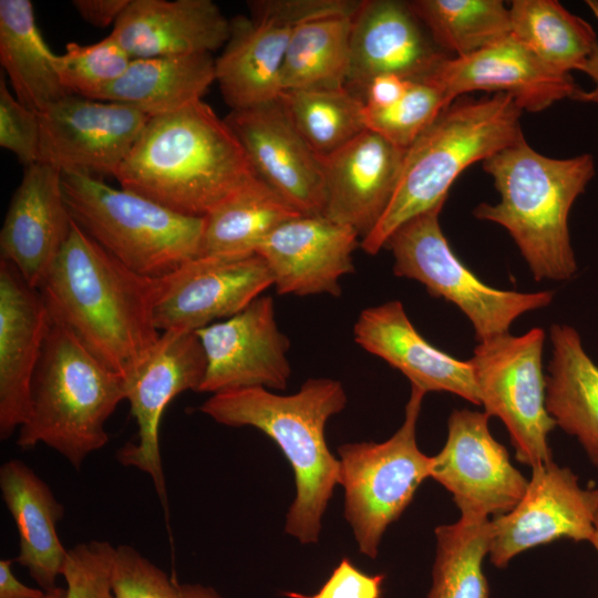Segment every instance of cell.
Instances as JSON below:
<instances>
[{"mask_svg":"<svg viewBox=\"0 0 598 598\" xmlns=\"http://www.w3.org/2000/svg\"><path fill=\"white\" fill-rule=\"evenodd\" d=\"M545 331L506 333L477 343L470 359L485 413L506 426L518 462L553 461L548 435L556 423L545 404L542 355Z\"/></svg>","mask_w":598,"mask_h":598,"instance_id":"cell-11","label":"cell"},{"mask_svg":"<svg viewBox=\"0 0 598 598\" xmlns=\"http://www.w3.org/2000/svg\"><path fill=\"white\" fill-rule=\"evenodd\" d=\"M43 598H65V588L58 586L54 589L47 591Z\"/></svg>","mask_w":598,"mask_h":598,"instance_id":"cell-47","label":"cell"},{"mask_svg":"<svg viewBox=\"0 0 598 598\" xmlns=\"http://www.w3.org/2000/svg\"><path fill=\"white\" fill-rule=\"evenodd\" d=\"M115 178L173 212L205 217L259 177L226 121L199 100L150 117Z\"/></svg>","mask_w":598,"mask_h":598,"instance_id":"cell-2","label":"cell"},{"mask_svg":"<svg viewBox=\"0 0 598 598\" xmlns=\"http://www.w3.org/2000/svg\"><path fill=\"white\" fill-rule=\"evenodd\" d=\"M131 0H74L72 6L80 17L97 28L115 24Z\"/></svg>","mask_w":598,"mask_h":598,"instance_id":"cell-44","label":"cell"},{"mask_svg":"<svg viewBox=\"0 0 598 598\" xmlns=\"http://www.w3.org/2000/svg\"><path fill=\"white\" fill-rule=\"evenodd\" d=\"M412 81L384 74L373 78L362 90L365 111H382L394 105L405 93Z\"/></svg>","mask_w":598,"mask_h":598,"instance_id":"cell-43","label":"cell"},{"mask_svg":"<svg viewBox=\"0 0 598 598\" xmlns=\"http://www.w3.org/2000/svg\"><path fill=\"white\" fill-rule=\"evenodd\" d=\"M491 520L460 517L435 528L436 553L427 598H488L482 563L489 551Z\"/></svg>","mask_w":598,"mask_h":598,"instance_id":"cell-36","label":"cell"},{"mask_svg":"<svg viewBox=\"0 0 598 598\" xmlns=\"http://www.w3.org/2000/svg\"><path fill=\"white\" fill-rule=\"evenodd\" d=\"M352 17L319 18L293 30L281 72V92L347 86Z\"/></svg>","mask_w":598,"mask_h":598,"instance_id":"cell-33","label":"cell"},{"mask_svg":"<svg viewBox=\"0 0 598 598\" xmlns=\"http://www.w3.org/2000/svg\"><path fill=\"white\" fill-rule=\"evenodd\" d=\"M111 35L132 59L212 54L227 43L230 20L212 0H131Z\"/></svg>","mask_w":598,"mask_h":598,"instance_id":"cell-26","label":"cell"},{"mask_svg":"<svg viewBox=\"0 0 598 598\" xmlns=\"http://www.w3.org/2000/svg\"><path fill=\"white\" fill-rule=\"evenodd\" d=\"M132 60L110 34L93 44L68 43L65 52L56 56V69L70 94L93 100L122 76Z\"/></svg>","mask_w":598,"mask_h":598,"instance_id":"cell-37","label":"cell"},{"mask_svg":"<svg viewBox=\"0 0 598 598\" xmlns=\"http://www.w3.org/2000/svg\"><path fill=\"white\" fill-rule=\"evenodd\" d=\"M410 8L436 45L455 56L473 54L512 33L501 0H413Z\"/></svg>","mask_w":598,"mask_h":598,"instance_id":"cell-34","label":"cell"},{"mask_svg":"<svg viewBox=\"0 0 598 598\" xmlns=\"http://www.w3.org/2000/svg\"><path fill=\"white\" fill-rule=\"evenodd\" d=\"M225 121L264 183L301 215L322 216L326 193L320 158L278 100L231 110Z\"/></svg>","mask_w":598,"mask_h":598,"instance_id":"cell-18","label":"cell"},{"mask_svg":"<svg viewBox=\"0 0 598 598\" xmlns=\"http://www.w3.org/2000/svg\"><path fill=\"white\" fill-rule=\"evenodd\" d=\"M250 17L230 20V35L215 60V81L231 110L278 100L293 30L301 23L352 14L357 0H254Z\"/></svg>","mask_w":598,"mask_h":598,"instance_id":"cell-10","label":"cell"},{"mask_svg":"<svg viewBox=\"0 0 598 598\" xmlns=\"http://www.w3.org/2000/svg\"><path fill=\"white\" fill-rule=\"evenodd\" d=\"M353 338L425 393L450 392L481 405L471 361L458 360L425 340L399 300L363 309L354 323Z\"/></svg>","mask_w":598,"mask_h":598,"instance_id":"cell-25","label":"cell"},{"mask_svg":"<svg viewBox=\"0 0 598 598\" xmlns=\"http://www.w3.org/2000/svg\"><path fill=\"white\" fill-rule=\"evenodd\" d=\"M347 401L340 381L311 378L293 394L246 388L215 393L199 406L219 424L256 427L278 445L296 483L285 532L303 545L318 543L322 517L339 484V458L327 444L326 425Z\"/></svg>","mask_w":598,"mask_h":598,"instance_id":"cell-3","label":"cell"},{"mask_svg":"<svg viewBox=\"0 0 598 598\" xmlns=\"http://www.w3.org/2000/svg\"><path fill=\"white\" fill-rule=\"evenodd\" d=\"M405 151L367 128L319 157L326 193L322 216L352 228L361 239L368 236L394 194Z\"/></svg>","mask_w":598,"mask_h":598,"instance_id":"cell-22","label":"cell"},{"mask_svg":"<svg viewBox=\"0 0 598 598\" xmlns=\"http://www.w3.org/2000/svg\"><path fill=\"white\" fill-rule=\"evenodd\" d=\"M586 4L598 20V0H586ZM580 72H584L590 78L594 86L589 91L578 89L571 96V100L598 104V44L581 66Z\"/></svg>","mask_w":598,"mask_h":598,"instance_id":"cell-46","label":"cell"},{"mask_svg":"<svg viewBox=\"0 0 598 598\" xmlns=\"http://www.w3.org/2000/svg\"><path fill=\"white\" fill-rule=\"evenodd\" d=\"M385 576L369 575L343 557L321 588L312 595L287 591L288 598H380Z\"/></svg>","mask_w":598,"mask_h":598,"instance_id":"cell-42","label":"cell"},{"mask_svg":"<svg viewBox=\"0 0 598 598\" xmlns=\"http://www.w3.org/2000/svg\"><path fill=\"white\" fill-rule=\"evenodd\" d=\"M214 81L215 60L208 53L133 59L93 100L125 104L155 117L202 100Z\"/></svg>","mask_w":598,"mask_h":598,"instance_id":"cell-29","label":"cell"},{"mask_svg":"<svg viewBox=\"0 0 598 598\" xmlns=\"http://www.w3.org/2000/svg\"><path fill=\"white\" fill-rule=\"evenodd\" d=\"M278 101L307 145L327 156L367 130L362 99L347 86L334 90H288Z\"/></svg>","mask_w":598,"mask_h":598,"instance_id":"cell-35","label":"cell"},{"mask_svg":"<svg viewBox=\"0 0 598 598\" xmlns=\"http://www.w3.org/2000/svg\"><path fill=\"white\" fill-rule=\"evenodd\" d=\"M112 581L116 598H225L212 586L177 581L130 545L115 547Z\"/></svg>","mask_w":598,"mask_h":598,"instance_id":"cell-39","label":"cell"},{"mask_svg":"<svg viewBox=\"0 0 598 598\" xmlns=\"http://www.w3.org/2000/svg\"><path fill=\"white\" fill-rule=\"evenodd\" d=\"M158 288L159 278L130 270L73 220L39 291L51 319L126 380L161 337L154 321Z\"/></svg>","mask_w":598,"mask_h":598,"instance_id":"cell-1","label":"cell"},{"mask_svg":"<svg viewBox=\"0 0 598 598\" xmlns=\"http://www.w3.org/2000/svg\"><path fill=\"white\" fill-rule=\"evenodd\" d=\"M62 187L72 219L135 274L162 278L198 256L204 217L173 212L81 173H62Z\"/></svg>","mask_w":598,"mask_h":598,"instance_id":"cell-7","label":"cell"},{"mask_svg":"<svg viewBox=\"0 0 598 598\" xmlns=\"http://www.w3.org/2000/svg\"><path fill=\"white\" fill-rule=\"evenodd\" d=\"M0 146L29 166L39 159V113L23 105L0 76Z\"/></svg>","mask_w":598,"mask_h":598,"instance_id":"cell-41","label":"cell"},{"mask_svg":"<svg viewBox=\"0 0 598 598\" xmlns=\"http://www.w3.org/2000/svg\"><path fill=\"white\" fill-rule=\"evenodd\" d=\"M270 286V269L257 252L196 256L159 278L155 326L196 332L243 311Z\"/></svg>","mask_w":598,"mask_h":598,"instance_id":"cell-15","label":"cell"},{"mask_svg":"<svg viewBox=\"0 0 598 598\" xmlns=\"http://www.w3.org/2000/svg\"><path fill=\"white\" fill-rule=\"evenodd\" d=\"M488 420L485 412L454 410L446 442L432 456L430 477L452 494L464 518L487 519L511 512L528 485L505 446L492 436Z\"/></svg>","mask_w":598,"mask_h":598,"instance_id":"cell-13","label":"cell"},{"mask_svg":"<svg viewBox=\"0 0 598 598\" xmlns=\"http://www.w3.org/2000/svg\"><path fill=\"white\" fill-rule=\"evenodd\" d=\"M148 120L125 104L70 94L39 113L38 162L115 177Z\"/></svg>","mask_w":598,"mask_h":598,"instance_id":"cell-14","label":"cell"},{"mask_svg":"<svg viewBox=\"0 0 598 598\" xmlns=\"http://www.w3.org/2000/svg\"><path fill=\"white\" fill-rule=\"evenodd\" d=\"M51 317L39 289L0 260V439L25 422Z\"/></svg>","mask_w":598,"mask_h":598,"instance_id":"cell-24","label":"cell"},{"mask_svg":"<svg viewBox=\"0 0 598 598\" xmlns=\"http://www.w3.org/2000/svg\"><path fill=\"white\" fill-rule=\"evenodd\" d=\"M114 555L115 546L107 540L91 539L70 548L62 571L65 598H116Z\"/></svg>","mask_w":598,"mask_h":598,"instance_id":"cell-40","label":"cell"},{"mask_svg":"<svg viewBox=\"0 0 598 598\" xmlns=\"http://www.w3.org/2000/svg\"><path fill=\"white\" fill-rule=\"evenodd\" d=\"M448 58L409 2L361 0L352 17L348 84L363 90L384 74L425 81Z\"/></svg>","mask_w":598,"mask_h":598,"instance_id":"cell-19","label":"cell"},{"mask_svg":"<svg viewBox=\"0 0 598 598\" xmlns=\"http://www.w3.org/2000/svg\"><path fill=\"white\" fill-rule=\"evenodd\" d=\"M196 334L207 363L198 392L286 389L291 375L290 341L278 328L271 297L260 296L243 311Z\"/></svg>","mask_w":598,"mask_h":598,"instance_id":"cell-17","label":"cell"},{"mask_svg":"<svg viewBox=\"0 0 598 598\" xmlns=\"http://www.w3.org/2000/svg\"><path fill=\"white\" fill-rule=\"evenodd\" d=\"M512 34L554 71L570 74L598 44L592 27L556 0H514Z\"/></svg>","mask_w":598,"mask_h":598,"instance_id":"cell-32","label":"cell"},{"mask_svg":"<svg viewBox=\"0 0 598 598\" xmlns=\"http://www.w3.org/2000/svg\"><path fill=\"white\" fill-rule=\"evenodd\" d=\"M450 102L466 93L487 91L509 95L522 111L542 112L579 89L570 74L540 61L512 33L473 54L446 59L429 79Z\"/></svg>","mask_w":598,"mask_h":598,"instance_id":"cell-21","label":"cell"},{"mask_svg":"<svg viewBox=\"0 0 598 598\" xmlns=\"http://www.w3.org/2000/svg\"><path fill=\"white\" fill-rule=\"evenodd\" d=\"M451 103L432 81H412L403 96L391 107L365 111V124L394 145L406 150Z\"/></svg>","mask_w":598,"mask_h":598,"instance_id":"cell-38","label":"cell"},{"mask_svg":"<svg viewBox=\"0 0 598 598\" xmlns=\"http://www.w3.org/2000/svg\"><path fill=\"white\" fill-rule=\"evenodd\" d=\"M443 205L411 218L389 237L384 248L394 258V275L416 280L432 296L454 303L470 319L478 343L509 333L523 313L551 303L550 290L519 292L483 282L450 247L439 220Z\"/></svg>","mask_w":598,"mask_h":598,"instance_id":"cell-9","label":"cell"},{"mask_svg":"<svg viewBox=\"0 0 598 598\" xmlns=\"http://www.w3.org/2000/svg\"><path fill=\"white\" fill-rule=\"evenodd\" d=\"M589 542L595 547V549H596V551L598 554V513H597L596 518H595L594 534H592Z\"/></svg>","mask_w":598,"mask_h":598,"instance_id":"cell-48","label":"cell"},{"mask_svg":"<svg viewBox=\"0 0 598 598\" xmlns=\"http://www.w3.org/2000/svg\"><path fill=\"white\" fill-rule=\"evenodd\" d=\"M553 352L545 375V404L557 426L575 436L598 467V365L586 352L578 331L554 323Z\"/></svg>","mask_w":598,"mask_h":598,"instance_id":"cell-28","label":"cell"},{"mask_svg":"<svg viewBox=\"0 0 598 598\" xmlns=\"http://www.w3.org/2000/svg\"><path fill=\"white\" fill-rule=\"evenodd\" d=\"M300 215L257 178L204 217L198 256L256 252L277 227Z\"/></svg>","mask_w":598,"mask_h":598,"instance_id":"cell-31","label":"cell"},{"mask_svg":"<svg viewBox=\"0 0 598 598\" xmlns=\"http://www.w3.org/2000/svg\"><path fill=\"white\" fill-rule=\"evenodd\" d=\"M499 202L481 203L477 219L504 227L536 281H566L578 271L568 218L576 199L595 176L590 154L553 158L536 152L525 137L483 162Z\"/></svg>","mask_w":598,"mask_h":598,"instance_id":"cell-4","label":"cell"},{"mask_svg":"<svg viewBox=\"0 0 598 598\" xmlns=\"http://www.w3.org/2000/svg\"><path fill=\"white\" fill-rule=\"evenodd\" d=\"M206 357L196 332L165 331L145 361L125 380V400L137 424L135 442L117 451V461L146 473L168 523L166 483L159 448V424L165 409L179 393L198 391Z\"/></svg>","mask_w":598,"mask_h":598,"instance_id":"cell-12","label":"cell"},{"mask_svg":"<svg viewBox=\"0 0 598 598\" xmlns=\"http://www.w3.org/2000/svg\"><path fill=\"white\" fill-rule=\"evenodd\" d=\"M359 234L324 216L300 215L277 227L257 248L279 295L339 297V280L354 271Z\"/></svg>","mask_w":598,"mask_h":598,"instance_id":"cell-20","label":"cell"},{"mask_svg":"<svg viewBox=\"0 0 598 598\" xmlns=\"http://www.w3.org/2000/svg\"><path fill=\"white\" fill-rule=\"evenodd\" d=\"M426 393L411 385L405 416L386 441L353 442L338 447L343 515L361 554L374 559L386 528L406 509L431 476L432 456L417 446L416 424Z\"/></svg>","mask_w":598,"mask_h":598,"instance_id":"cell-8","label":"cell"},{"mask_svg":"<svg viewBox=\"0 0 598 598\" xmlns=\"http://www.w3.org/2000/svg\"><path fill=\"white\" fill-rule=\"evenodd\" d=\"M123 400L125 380L51 319L17 445L44 444L80 470L107 444L105 423Z\"/></svg>","mask_w":598,"mask_h":598,"instance_id":"cell-6","label":"cell"},{"mask_svg":"<svg viewBox=\"0 0 598 598\" xmlns=\"http://www.w3.org/2000/svg\"><path fill=\"white\" fill-rule=\"evenodd\" d=\"M56 56L37 27L32 2L0 0V63L14 96L38 113L70 95Z\"/></svg>","mask_w":598,"mask_h":598,"instance_id":"cell-30","label":"cell"},{"mask_svg":"<svg viewBox=\"0 0 598 598\" xmlns=\"http://www.w3.org/2000/svg\"><path fill=\"white\" fill-rule=\"evenodd\" d=\"M72 224L62 172L41 162L25 166L1 227V259L11 262L31 287L39 289Z\"/></svg>","mask_w":598,"mask_h":598,"instance_id":"cell-23","label":"cell"},{"mask_svg":"<svg viewBox=\"0 0 598 598\" xmlns=\"http://www.w3.org/2000/svg\"><path fill=\"white\" fill-rule=\"evenodd\" d=\"M597 513L598 489L582 488L570 468L554 461L533 467L518 504L491 520V563L505 568L516 555L561 538L589 542Z\"/></svg>","mask_w":598,"mask_h":598,"instance_id":"cell-16","label":"cell"},{"mask_svg":"<svg viewBox=\"0 0 598 598\" xmlns=\"http://www.w3.org/2000/svg\"><path fill=\"white\" fill-rule=\"evenodd\" d=\"M16 559L0 560V598H43L45 591L21 582L12 570Z\"/></svg>","mask_w":598,"mask_h":598,"instance_id":"cell-45","label":"cell"},{"mask_svg":"<svg viewBox=\"0 0 598 598\" xmlns=\"http://www.w3.org/2000/svg\"><path fill=\"white\" fill-rule=\"evenodd\" d=\"M0 491L19 534L16 561L45 592L54 589L69 551L56 532L64 516L63 505L49 485L19 458L1 465Z\"/></svg>","mask_w":598,"mask_h":598,"instance_id":"cell-27","label":"cell"},{"mask_svg":"<svg viewBox=\"0 0 598 598\" xmlns=\"http://www.w3.org/2000/svg\"><path fill=\"white\" fill-rule=\"evenodd\" d=\"M522 113L504 93L453 101L406 148L390 204L360 247L368 255L378 254L401 225L444 204L468 166L520 141Z\"/></svg>","mask_w":598,"mask_h":598,"instance_id":"cell-5","label":"cell"}]
</instances>
